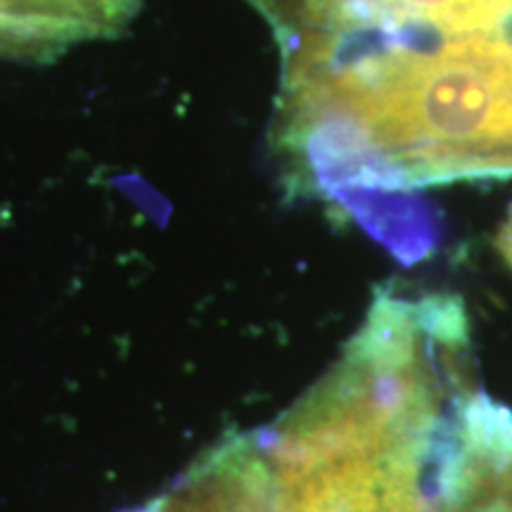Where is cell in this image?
I'll list each match as a JSON object with an SVG mask.
<instances>
[{
  "label": "cell",
  "mask_w": 512,
  "mask_h": 512,
  "mask_svg": "<svg viewBox=\"0 0 512 512\" xmlns=\"http://www.w3.org/2000/svg\"><path fill=\"white\" fill-rule=\"evenodd\" d=\"M498 247H501V252L508 256V261L512 264V211H510L508 226H505L501 230V235H498Z\"/></svg>",
  "instance_id": "3957f363"
},
{
  "label": "cell",
  "mask_w": 512,
  "mask_h": 512,
  "mask_svg": "<svg viewBox=\"0 0 512 512\" xmlns=\"http://www.w3.org/2000/svg\"><path fill=\"white\" fill-rule=\"evenodd\" d=\"M273 31L280 81L403 79L496 38L512 0H249Z\"/></svg>",
  "instance_id": "6da1fadb"
},
{
  "label": "cell",
  "mask_w": 512,
  "mask_h": 512,
  "mask_svg": "<svg viewBox=\"0 0 512 512\" xmlns=\"http://www.w3.org/2000/svg\"><path fill=\"white\" fill-rule=\"evenodd\" d=\"M430 451V434L375 451H330L278 434L271 512H425L418 484Z\"/></svg>",
  "instance_id": "7a4b0ae2"
}]
</instances>
